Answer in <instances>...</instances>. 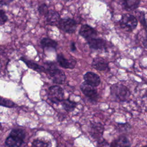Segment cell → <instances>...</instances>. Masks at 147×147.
Listing matches in <instances>:
<instances>
[{
	"mask_svg": "<svg viewBox=\"0 0 147 147\" xmlns=\"http://www.w3.org/2000/svg\"><path fill=\"white\" fill-rule=\"evenodd\" d=\"M80 89L83 93L91 100H96L98 99L99 95L94 87L84 82L81 84Z\"/></svg>",
	"mask_w": 147,
	"mask_h": 147,
	"instance_id": "7",
	"label": "cell"
},
{
	"mask_svg": "<svg viewBox=\"0 0 147 147\" xmlns=\"http://www.w3.org/2000/svg\"><path fill=\"white\" fill-rule=\"evenodd\" d=\"M49 99L53 103H58L63 100V90L58 86H53L48 90Z\"/></svg>",
	"mask_w": 147,
	"mask_h": 147,
	"instance_id": "5",
	"label": "cell"
},
{
	"mask_svg": "<svg viewBox=\"0 0 147 147\" xmlns=\"http://www.w3.org/2000/svg\"><path fill=\"white\" fill-rule=\"evenodd\" d=\"M57 60L59 65L64 68H74L76 64L75 60L73 59H71L69 60L67 59L61 54H59L57 56Z\"/></svg>",
	"mask_w": 147,
	"mask_h": 147,
	"instance_id": "10",
	"label": "cell"
},
{
	"mask_svg": "<svg viewBox=\"0 0 147 147\" xmlns=\"http://www.w3.org/2000/svg\"><path fill=\"white\" fill-rule=\"evenodd\" d=\"M38 11L40 14L41 15H44L45 16V15L48 13V7L45 4H42L41 5H40L38 7Z\"/></svg>",
	"mask_w": 147,
	"mask_h": 147,
	"instance_id": "22",
	"label": "cell"
},
{
	"mask_svg": "<svg viewBox=\"0 0 147 147\" xmlns=\"http://www.w3.org/2000/svg\"><path fill=\"white\" fill-rule=\"evenodd\" d=\"M79 33L82 37L87 40L95 38L97 35L96 30L87 24L83 25L80 28Z\"/></svg>",
	"mask_w": 147,
	"mask_h": 147,
	"instance_id": "8",
	"label": "cell"
},
{
	"mask_svg": "<svg viewBox=\"0 0 147 147\" xmlns=\"http://www.w3.org/2000/svg\"><path fill=\"white\" fill-rule=\"evenodd\" d=\"M58 24L62 30L69 34L74 33L76 29V23L75 20L71 18L61 19Z\"/></svg>",
	"mask_w": 147,
	"mask_h": 147,
	"instance_id": "6",
	"label": "cell"
},
{
	"mask_svg": "<svg viewBox=\"0 0 147 147\" xmlns=\"http://www.w3.org/2000/svg\"><path fill=\"white\" fill-rule=\"evenodd\" d=\"M45 17L47 22L51 25H56L58 24L60 20L59 14L53 10H49L48 13L45 15Z\"/></svg>",
	"mask_w": 147,
	"mask_h": 147,
	"instance_id": "13",
	"label": "cell"
},
{
	"mask_svg": "<svg viewBox=\"0 0 147 147\" xmlns=\"http://www.w3.org/2000/svg\"><path fill=\"white\" fill-rule=\"evenodd\" d=\"M111 95L117 101H126L130 96V92L129 89L122 84H114L111 87Z\"/></svg>",
	"mask_w": 147,
	"mask_h": 147,
	"instance_id": "1",
	"label": "cell"
},
{
	"mask_svg": "<svg viewBox=\"0 0 147 147\" xmlns=\"http://www.w3.org/2000/svg\"><path fill=\"white\" fill-rule=\"evenodd\" d=\"M146 37H145V38L144 39V40H143V41H142V44H143V45H144V47L146 48V49H147V33H146Z\"/></svg>",
	"mask_w": 147,
	"mask_h": 147,
	"instance_id": "25",
	"label": "cell"
},
{
	"mask_svg": "<svg viewBox=\"0 0 147 147\" xmlns=\"http://www.w3.org/2000/svg\"><path fill=\"white\" fill-rule=\"evenodd\" d=\"M12 1H13V0H0V3L7 4V3H9V2H10Z\"/></svg>",
	"mask_w": 147,
	"mask_h": 147,
	"instance_id": "26",
	"label": "cell"
},
{
	"mask_svg": "<svg viewBox=\"0 0 147 147\" xmlns=\"http://www.w3.org/2000/svg\"><path fill=\"white\" fill-rule=\"evenodd\" d=\"M146 96H147V95H146Z\"/></svg>",
	"mask_w": 147,
	"mask_h": 147,
	"instance_id": "29",
	"label": "cell"
},
{
	"mask_svg": "<svg viewBox=\"0 0 147 147\" xmlns=\"http://www.w3.org/2000/svg\"><path fill=\"white\" fill-rule=\"evenodd\" d=\"M14 104L12 101L0 96V105L1 106L11 107H13L14 106Z\"/></svg>",
	"mask_w": 147,
	"mask_h": 147,
	"instance_id": "20",
	"label": "cell"
},
{
	"mask_svg": "<svg viewBox=\"0 0 147 147\" xmlns=\"http://www.w3.org/2000/svg\"><path fill=\"white\" fill-rule=\"evenodd\" d=\"M21 60L22 61H23V62H24V63L28 66V68L32 69L34 71H36L37 72H42L45 71V69L43 67L38 65L37 63H34L32 61H30L29 60L25 59V58H23V57H21Z\"/></svg>",
	"mask_w": 147,
	"mask_h": 147,
	"instance_id": "15",
	"label": "cell"
},
{
	"mask_svg": "<svg viewBox=\"0 0 147 147\" xmlns=\"http://www.w3.org/2000/svg\"><path fill=\"white\" fill-rule=\"evenodd\" d=\"M92 67L98 71H104L108 68V63L101 57H96L92 60Z\"/></svg>",
	"mask_w": 147,
	"mask_h": 147,
	"instance_id": "12",
	"label": "cell"
},
{
	"mask_svg": "<svg viewBox=\"0 0 147 147\" xmlns=\"http://www.w3.org/2000/svg\"><path fill=\"white\" fill-rule=\"evenodd\" d=\"M142 147H147V145H145V146H143Z\"/></svg>",
	"mask_w": 147,
	"mask_h": 147,
	"instance_id": "27",
	"label": "cell"
},
{
	"mask_svg": "<svg viewBox=\"0 0 147 147\" xmlns=\"http://www.w3.org/2000/svg\"><path fill=\"white\" fill-rule=\"evenodd\" d=\"M83 79L86 83L93 87H96L99 86L100 83L99 76L97 74L92 72H86L84 75Z\"/></svg>",
	"mask_w": 147,
	"mask_h": 147,
	"instance_id": "9",
	"label": "cell"
},
{
	"mask_svg": "<svg viewBox=\"0 0 147 147\" xmlns=\"http://www.w3.org/2000/svg\"><path fill=\"white\" fill-rule=\"evenodd\" d=\"M89 47L94 49H103L106 48L107 42L102 38H92L87 40Z\"/></svg>",
	"mask_w": 147,
	"mask_h": 147,
	"instance_id": "11",
	"label": "cell"
},
{
	"mask_svg": "<svg viewBox=\"0 0 147 147\" xmlns=\"http://www.w3.org/2000/svg\"><path fill=\"white\" fill-rule=\"evenodd\" d=\"M41 44L43 48H52L53 49H56L57 45L56 41L49 38H43L41 41Z\"/></svg>",
	"mask_w": 147,
	"mask_h": 147,
	"instance_id": "18",
	"label": "cell"
},
{
	"mask_svg": "<svg viewBox=\"0 0 147 147\" xmlns=\"http://www.w3.org/2000/svg\"><path fill=\"white\" fill-rule=\"evenodd\" d=\"M45 71L49 75L53 82L56 84H63L66 79L64 72L58 69L56 65L53 63H49L48 67Z\"/></svg>",
	"mask_w": 147,
	"mask_h": 147,
	"instance_id": "2",
	"label": "cell"
},
{
	"mask_svg": "<svg viewBox=\"0 0 147 147\" xmlns=\"http://www.w3.org/2000/svg\"><path fill=\"white\" fill-rule=\"evenodd\" d=\"M110 147H130V143L126 137L121 136L111 142Z\"/></svg>",
	"mask_w": 147,
	"mask_h": 147,
	"instance_id": "14",
	"label": "cell"
},
{
	"mask_svg": "<svg viewBox=\"0 0 147 147\" xmlns=\"http://www.w3.org/2000/svg\"><path fill=\"white\" fill-rule=\"evenodd\" d=\"M120 26L124 30L131 32L137 26L138 21L137 18L133 15L128 13L123 14L119 20Z\"/></svg>",
	"mask_w": 147,
	"mask_h": 147,
	"instance_id": "4",
	"label": "cell"
},
{
	"mask_svg": "<svg viewBox=\"0 0 147 147\" xmlns=\"http://www.w3.org/2000/svg\"><path fill=\"white\" fill-rule=\"evenodd\" d=\"M24 138V131L21 129H15L11 131L6 140V144L10 147H19L23 142Z\"/></svg>",
	"mask_w": 147,
	"mask_h": 147,
	"instance_id": "3",
	"label": "cell"
},
{
	"mask_svg": "<svg viewBox=\"0 0 147 147\" xmlns=\"http://www.w3.org/2000/svg\"><path fill=\"white\" fill-rule=\"evenodd\" d=\"M32 145L33 147H48V144L37 140L33 141Z\"/></svg>",
	"mask_w": 147,
	"mask_h": 147,
	"instance_id": "21",
	"label": "cell"
},
{
	"mask_svg": "<svg viewBox=\"0 0 147 147\" xmlns=\"http://www.w3.org/2000/svg\"><path fill=\"white\" fill-rule=\"evenodd\" d=\"M140 3V0H123L122 4L125 9L133 10L138 7Z\"/></svg>",
	"mask_w": 147,
	"mask_h": 147,
	"instance_id": "16",
	"label": "cell"
},
{
	"mask_svg": "<svg viewBox=\"0 0 147 147\" xmlns=\"http://www.w3.org/2000/svg\"><path fill=\"white\" fill-rule=\"evenodd\" d=\"M122 1H123V0H122Z\"/></svg>",
	"mask_w": 147,
	"mask_h": 147,
	"instance_id": "28",
	"label": "cell"
},
{
	"mask_svg": "<svg viewBox=\"0 0 147 147\" xmlns=\"http://www.w3.org/2000/svg\"><path fill=\"white\" fill-rule=\"evenodd\" d=\"M7 19V18L5 13L2 10H0V25L3 24L6 21Z\"/></svg>",
	"mask_w": 147,
	"mask_h": 147,
	"instance_id": "23",
	"label": "cell"
},
{
	"mask_svg": "<svg viewBox=\"0 0 147 147\" xmlns=\"http://www.w3.org/2000/svg\"><path fill=\"white\" fill-rule=\"evenodd\" d=\"M70 47H71V51H72V52L75 51L76 49V46H75V42H72L71 43Z\"/></svg>",
	"mask_w": 147,
	"mask_h": 147,
	"instance_id": "24",
	"label": "cell"
},
{
	"mask_svg": "<svg viewBox=\"0 0 147 147\" xmlns=\"http://www.w3.org/2000/svg\"><path fill=\"white\" fill-rule=\"evenodd\" d=\"M67 1H68V0H67Z\"/></svg>",
	"mask_w": 147,
	"mask_h": 147,
	"instance_id": "30",
	"label": "cell"
},
{
	"mask_svg": "<svg viewBox=\"0 0 147 147\" xmlns=\"http://www.w3.org/2000/svg\"><path fill=\"white\" fill-rule=\"evenodd\" d=\"M103 127L100 123L94 124L91 129V134L93 137L95 138H98L100 137L103 133Z\"/></svg>",
	"mask_w": 147,
	"mask_h": 147,
	"instance_id": "17",
	"label": "cell"
},
{
	"mask_svg": "<svg viewBox=\"0 0 147 147\" xmlns=\"http://www.w3.org/2000/svg\"><path fill=\"white\" fill-rule=\"evenodd\" d=\"M61 102L63 108L67 111H73L76 106V103L75 102L69 99H63Z\"/></svg>",
	"mask_w": 147,
	"mask_h": 147,
	"instance_id": "19",
	"label": "cell"
}]
</instances>
